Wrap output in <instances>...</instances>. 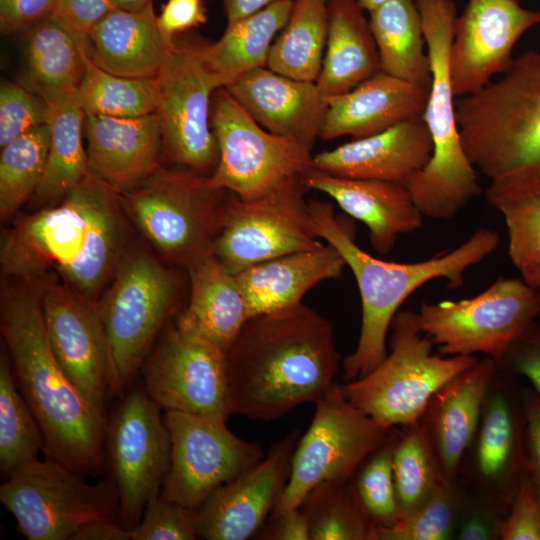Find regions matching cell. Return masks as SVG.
Returning a JSON list of instances; mask_svg holds the SVG:
<instances>
[{
    "label": "cell",
    "mask_w": 540,
    "mask_h": 540,
    "mask_svg": "<svg viewBox=\"0 0 540 540\" xmlns=\"http://www.w3.org/2000/svg\"><path fill=\"white\" fill-rule=\"evenodd\" d=\"M127 218L121 193L89 172L58 204L17 219L4 233L2 277L41 280L54 270L98 303L126 249Z\"/></svg>",
    "instance_id": "1"
},
{
    "label": "cell",
    "mask_w": 540,
    "mask_h": 540,
    "mask_svg": "<svg viewBox=\"0 0 540 540\" xmlns=\"http://www.w3.org/2000/svg\"><path fill=\"white\" fill-rule=\"evenodd\" d=\"M12 280L1 294L0 330L16 385L41 428L43 454L96 477L106 462L108 416L80 392L51 348L42 311L46 281Z\"/></svg>",
    "instance_id": "2"
},
{
    "label": "cell",
    "mask_w": 540,
    "mask_h": 540,
    "mask_svg": "<svg viewBox=\"0 0 540 540\" xmlns=\"http://www.w3.org/2000/svg\"><path fill=\"white\" fill-rule=\"evenodd\" d=\"M226 359L231 416L270 421L317 401L340 354L331 322L300 302L248 319Z\"/></svg>",
    "instance_id": "3"
},
{
    "label": "cell",
    "mask_w": 540,
    "mask_h": 540,
    "mask_svg": "<svg viewBox=\"0 0 540 540\" xmlns=\"http://www.w3.org/2000/svg\"><path fill=\"white\" fill-rule=\"evenodd\" d=\"M501 75L456 101L463 148L489 180L494 208L540 195V49L517 56Z\"/></svg>",
    "instance_id": "4"
},
{
    "label": "cell",
    "mask_w": 540,
    "mask_h": 540,
    "mask_svg": "<svg viewBox=\"0 0 540 540\" xmlns=\"http://www.w3.org/2000/svg\"><path fill=\"white\" fill-rule=\"evenodd\" d=\"M309 204L320 239L342 255L360 293L359 339L342 363L346 382L367 375L386 358L392 320L415 290L439 278L446 279L450 288L461 287L467 269L489 256L500 242L498 232L480 228L458 247L432 258L413 263L385 261L356 244L354 225L346 217L335 215L332 203L313 200Z\"/></svg>",
    "instance_id": "5"
},
{
    "label": "cell",
    "mask_w": 540,
    "mask_h": 540,
    "mask_svg": "<svg viewBox=\"0 0 540 540\" xmlns=\"http://www.w3.org/2000/svg\"><path fill=\"white\" fill-rule=\"evenodd\" d=\"M430 61L431 85L422 119L433 143L428 163L404 183L424 217L450 220L482 192L461 141L450 74L457 18L453 0H416Z\"/></svg>",
    "instance_id": "6"
},
{
    "label": "cell",
    "mask_w": 540,
    "mask_h": 540,
    "mask_svg": "<svg viewBox=\"0 0 540 540\" xmlns=\"http://www.w3.org/2000/svg\"><path fill=\"white\" fill-rule=\"evenodd\" d=\"M230 192L209 175L161 165L134 189L121 193L127 216L160 256L189 267L213 254Z\"/></svg>",
    "instance_id": "7"
},
{
    "label": "cell",
    "mask_w": 540,
    "mask_h": 540,
    "mask_svg": "<svg viewBox=\"0 0 540 540\" xmlns=\"http://www.w3.org/2000/svg\"><path fill=\"white\" fill-rule=\"evenodd\" d=\"M390 352L367 375L340 384L347 399L381 426L418 423L435 394L462 371L472 356L433 353V342L418 323L417 312L398 311L392 320Z\"/></svg>",
    "instance_id": "8"
},
{
    "label": "cell",
    "mask_w": 540,
    "mask_h": 540,
    "mask_svg": "<svg viewBox=\"0 0 540 540\" xmlns=\"http://www.w3.org/2000/svg\"><path fill=\"white\" fill-rule=\"evenodd\" d=\"M111 280L97 304L110 345V394H115L133 384L175 309L180 284L175 272L139 246L125 249Z\"/></svg>",
    "instance_id": "9"
},
{
    "label": "cell",
    "mask_w": 540,
    "mask_h": 540,
    "mask_svg": "<svg viewBox=\"0 0 540 540\" xmlns=\"http://www.w3.org/2000/svg\"><path fill=\"white\" fill-rule=\"evenodd\" d=\"M540 313V292L521 278L499 277L468 299L422 302L421 331L443 356L483 353L500 366Z\"/></svg>",
    "instance_id": "10"
},
{
    "label": "cell",
    "mask_w": 540,
    "mask_h": 540,
    "mask_svg": "<svg viewBox=\"0 0 540 540\" xmlns=\"http://www.w3.org/2000/svg\"><path fill=\"white\" fill-rule=\"evenodd\" d=\"M315 404L314 417L295 446L286 485L269 518L299 508L320 483H348L385 443L389 429L353 405L340 384L334 382Z\"/></svg>",
    "instance_id": "11"
},
{
    "label": "cell",
    "mask_w": 540,
    "mask_h": 540,
    "mask_svg": "<svg viewBox=\"0 0 540 540\" xmlns=\"http://www.w3.org/2000/svg\"><path fill=\"white\" fill-rule=\"evenodd\" d=\"M210 122L219 148L210 180L241 200L261 198L314 168L310 149L264 129L224 87L213 94Z\"/></svg>",
    "instance_id": "12"
},
{
    "label": "cell",
    "mask_w": 540,
    "mask_h": 540,
    "mask_svg": "<svg viewBox=\"0 0 540 540\" xmlns=\"http://www.w3.org/2000/svg\"><path fill=\"white\" fill-rule=\"evenodd\" d=\"M82 477L54 460L38 459L6 478L0 500L28 540H71L84 524L118 510L111 477L94 484Z\"/></svg>",
    "instance_id": "13"
},
{
    "label": "cell",
    "mask_w": 540,
    "mask_h": 540,
    "mask_svg": "<svg viewBox=\"0 0 540 540\" xmlns=\"http://www.w3.org/2000/svg\"><path fill=\"white\" fill-rule=\"evenodd\" d=\"M161 410L141 383L107 420L105 456L117 491V516L131 531L148 501L160 495L170 466L171 438Z\"/></svg>",
    "instance_id": "14"
},
{
    "label": "cell",
    "mask_w": 540,
    "mask_h": 540,
    "mask_svg": "<svg viewBox=\"0 0 540 540\" xmlns=\"http://www.w3.org/2000/svg\"><path fill=\"white\" fill-rule=\"evenodd\" d=\"M307 190L303 176L252 201L230 192L213 254L237 274L255 264L322 245L305 199Z\"/></svg>",
    "instance_id": "15"
},
{
    "label": "cell",
    "mask_w": 540,
    "mask_h": 540,
    "mask_svg": "<svg viewBox=\"0 0 540 540\" xmlns=\"http://www.w3.org/2000/svg\"><path fill=\"white\" fill-rule=\"evenodd\" d=\"M156 78L162 156L184 169L211 175L219 148L210 111L220 87L202 63L198 44L174 39Z\"/></svg>",
    "instance_id": "16"
},
{
    "label": "cell",
    "mask_w": 540,
    "mask_h": 540,
    "mask_svg": "<svg viewBox=\"0 0 540 540\" xmlns=\"http://www.w3.org/2000/svg\"><path fill=\"white\" fill-rule=\"evenodd\" d=\"M140 371L145 391L165 412L224 422L231 416L226 353L176 324L160 332Z\"/></svg>",
    "instance_id": "17"
},
{
    "label": "cell",
    "mask_w": 540,
    "mask_h": 540,
    "mask_svg": "<svg viewBox=\"0 0 540 540\" xmlns=\"http://www.w3.org/2000/svg\"><path fill=\"white\" fill-rule=\"evenodd\" d=\"M170 466L160 495L197 510L220 486L255 466L265 456L255 442L235 435L224 421L166 411Z\"/></svg>",
    "instance_id": "18"
},
{
    "label": "cell",
    "mask_w": 540,
    "mask_h": 540,
    "mask_svg": "<svg viewBox=\"0 0 540 540\" xmlns=\"http://www.w3.org/2000/svg\"><path fill=\"white\" fill-rule=\"evenodd\" d=\"M42 311L58 362L86 399L106 414L112 360L98 304L65 282H49L42 297Z\"/></svg>",
    "instance_id": "19"
},
{
    "label": "cell",
    "mask_w": 540,
    "mask_h": 540,
    "mask_svg": "<svg viewBox=\"0 0 540 540\" xmlns=\"http://www.w3.org/2000/svg\"><path fill=\"white\" fill-rule=\"evenodd\" d=\"M539 24L540 10L520 0H468L455 20L450 53L455 96L473 94L506 72L517 41Z\"/></svg>",
    "instance_id": "20"
},
{
    "label": "cell",
    "mask_w": 540,
    "mask_h": 540,
    "mask_svg": "<svg viewBox=\"0 0 540 540\" xmlns=\"http://www.w3.org/2000/svg\"><path fill=\"white\" fill-rule=\"evenodd\" d=\"M299 435L292 431L255 466L206 499L196 510L198 537L246 540L261 530L286 485Z\"/></svg>",
    "instance_id": "21"
},
{
    "label": "cell",
    "mask_w": 540,
    "mask_h": 540,
    "mask_svg": "<svg viewBox=\"0 0 540 540\" xmlns=\"http://www.w3.org/2000/svg\"><path fill=\"white\" fill-rule=\"evenodd\" d=\"M267 131L312 149L328 108L316 82L297 80L268 67L252 69L226 87Z\"/></svg>",
    "instance_id": "22"
},
{
    "label": "cell",
    "mask_w": 540,
    "mask_h": 540,
    "mask_svg": "<svg viewBox=\"0 0 540 540\" xmlns=\"http://www.w3.org/2000/svg\"><path fill=\"white\" fill-rule=\"evenodd\" d=\"M89 172L117 190L128 192L160 166L162 136L155 113L136 118L85 114Z\"/></svg>",
    "instance_id": "23"
},
{
    "label": "cell",
    "mask_w": 540,
    "mask_h": 540,
    "mask_svg": "<svg viewBox=\"0 0 540 540\" xmlns=\"http://www.w3.org/2000/svg\"><path fill=\"white\" fill-rule=\"evenodd\" d=\"M432 151L428 128L418 117L320 152L313 156V166L341 177L404 184L428 163Z\"/></svg>",
    "instance_id": "24"
},
{
    "label": "cell",
    "mask_w": 540,
    "mask_h": 540,
    "mask_svg": "<svg viewBox=\"0 0 540 540\" xmlns=\"http://www.w3.org/2000/svg\"><path fill=\"white\" fill-rule=\"evenodd\" d=\"M308 189L331 197L349 216L369 230L371 247L386 255L401 234L423 224L424 216L402 183L341 177L312 168L304 175Z\"/></svg>",
    "instance_id": "25"
},
{
    "label": "cell",
    "mask_w": 540,
    "mask_h": 540,
    "mask_svg": "<svg viewBox=\"0 0 540 540\" xmlns=\"http://www.w3.org/2000/svg\"><path fill=\"white\" fill-rule=\"evenodd\" d=\"M429 90L430 87L380 72L346 93L327 98L319 138H364L422 117Z\"/></svg>",
    "instance_id": "26"
},
{
    "label": "cell",
    "mask_w": 540,
    "mask_h": 540,
    "mask_svg": "<svg viewBox=\"0 0 540 540\" xmlns=\"http://www.w3.org/2000/svg\"><path fill=\"white\" fill-rule=\"evenodd\" d=\"M497 366L489 357L477 360L444 385L426 410L431 414L429 441L437 471L447 483H451L478 429Z\"/></svg>",
    "instance_id": "27"
},
{
    "label": "cell",
    "mask_w": 540,
    "mask_h": 540,
    "mask_svg": "<svg viewBox=\"0 0 540 540\" xmlns=\"http://www.w3.org/2000/svg\"><path fill=\"white\" fill-rule=\"evenodd\" d=\"M345 267L339 251L326 243L255 264L235 275L253 317L302 302L315 285L341 278Z\"/></svg>",
    "instance_id": "28"
},
{
    "label": "cell",
    "mask_w": 540,
    "mask_h": 540,
    "mask_svg": "<svg viewBox=\"0 0 540 540\" xmlns=\"http://www.w3.org/2000/svg\"><path fill=\"white\" fill-rule=\"evenodd\" d=\"M173 42L161 34L151 3L139 11H110L88 33L86 49L92 61L107 72L156 78Z\"/></svg>",
    "instance_id": "29"
},
{
    "label": "cell",
    "mask_w": 540,
    "mask_h": 540,
    "mask_svg": "<svg viewBox=\"0 0 540 540\" xmlns=\"http://www.w3.org/2000/svg\"><path fill=\"white\" fill-rule=\"evenodd\" d=\"M190 297L176 325L227 353L251 318L237 277L210 254L187 267Z\"/></svg>",
    "instance_id": "30"
},
{
    "label": "cell",
    "mask_w": 540,
    "mask_h": 540,
    "mask_svg": "<svg viewBox=\"0 0 540 540\" xmlns=\"http://www.w3.org/2000/svg\"><path fill=\"white\" fill-rule=\"evenodd\" d=\"M328 9L327 43L316 80L327 98L346 93L382 72L369 20L358 0H328Z\"/></svg>",
    "instance_id": "31"
},
{
    "label": "cell",
    "mask_w": 540,
    "mask_h": 540,
    "mask_svg": "<svg viewBox=\"0 0 540 540\" xmlns=\"http://www.w3.org/2000/svg\"><path fill=\"white\" fill-rule=\"evenodd\" d=\"M292 0H278L267 7L232 22L214 43L198 44L205 68L226 87L242 74L267 67L274 38L285 26Z\"/></svg>",
    "instance_id": "32"
},
{
    "label": "cell",
    "mask_w": 540,
    "mask_h": 540,
    "mask_svg": "<svg viewBox=\"0 0 540 540\" xmlns=\"http://www.w3.org/2000/svg\"><path fill=\"white\" fill-rule=\"evenodd\" d=\"M515 400L504 388L487 396L476 451L479 475L502 486L509 503L526 475L521 396Z\"/></svg>",
    "instance_id": "33"
},
{
    "label": "cell",
    "mask_w": 540,
    "mask_h": 540,
    "mask_svg": "<svg viewBox=\"0 0 540 540\" xmlns=\"http://www.w3.org/2000/svg\"><path fill=\"white\" fill-rule=\"evenodd\" d=\"M87 37L52 14L27 31L24 86L46 102L75 92L84 73Z\"/></svg>",
    "instance_id": "34"
},
{
    "label": "cell",
    "mask_w": 540,
    "mask_h": 540,
    "mask_svg": "<svg viewBox=\"0 0 540 540\" xmlns=\"http://www.w3.org/2000/svg\"><path fill=\"white\" fill-rule=\"evenodd\" d=\"M369 14L381 71L430 87V61L424 53L426 41L416 0H387Z\"/></svg>",
    "instance_id": "35"
},
{
    "label": "cell",
    "mask_w": 540,
    "mask_h": 540,
    "mask_svg": "<svg viewBox=\"0 0 540 540\" xmlns=\"http://www.w3.org/2000/svg\"><path fill=\"white\" fill-rule=\"evenodd\" d=\"M50 145L42 180L33 196L39 205L60 200L88 173L83 146L85 113L75 92L47 101Z\"/></svg>",
    "instance_id": "36"
},
{
    "label": "cell",
    "mask_w": 540,
    "mask_h": 540,
    "mask_svg": "<svg viewBox=\"0 0 540 540\" xmlns=\"http://www.w3.org/2000/svg\"><path fill=\"white\" fill-rule=\"evenodd\" d=\"M290 16L274 40L267 67L287 77L316 82L329 24L328 0H292Z\"/></svg>",
    "instance_id": "37"
},
{
    "label": "cell",
    "mask_w": 540,
    "mask_h": 540,
    "mask_svg": "<svg viewBox=\"0 0 540 540\" xmlns=\"http://www.w3.org/2000/svg\"><path fill=\"white\" fill-rule=\"evenodd\" d=\"M44 438L39 423L20 393L4 343L0 352V470L7 478L39 459Z\"/></svg>",
    "instance_id": "38"
},
{
    "label": "cell",
    "mask_w": 540,
    "mask_h": 540,
    "mask_svg": "<svg viewBox=\"0 0 540 540\" xmlns=\"http://www.w3.org/2000/svg\"><path fill=\"white\" fill-rule=\"evenodd\" d=\"M85 114L116 118H136L155 113L157 78H131L98 67L88 53L85 69L75 91Z\"/></svg>",
    "instance_id": "39"
},
{
    "label": "cell",
    "mask_w": 540,
    "mask_h": 540,
    "mask_svg": "<svg viewBox=\"0 0 540 540\" xmlns=\"http://www.w3.org/2000/svg\"><path fill=\"white\" fill-rule=\"evenodd\" d=\"M310 540H377V524L365 511L356 489L347 483L323 482L302 502Z\"/></svg>",
    "instance_id": "40"
},
{
    "label": "cell",
    "mask_w": 540,
    "mask_h": 540,
    "mask_svg": "<svg viewBox=\"0 0 540 540\" xmlns=\"http://www.w3.org/2000/svg\"><path fill=\"white\" fill-rule=\"evenodd\" d=\"M50 145L48 123L15 138L1 148L0 216L10 219L34 196L45 171Z\"/></svg>",
    "instance_id": "41"
},
{
    "label": "cell",
    "mask_w": 540,
    "mask_h": 540,
    "mask_svg": "<svg viewBox=\"0 0 540 540\" xmlns=\"http://www.w3.org/2000/svg\"><path fill=\"white\" fill-rule=\"evenodd\" d=\"M417 424L411 425L409 432L393 447L392 466L399 516L422 504L441 480L427 432Z\"/></svg>",
    "instance_id": "42"
},
{
    "label": "cell",
    "mask_w": 540,
    "mask_h": 540,
    "mask_svg": "<svg viewBox=\"0 0 540 540\" xmlns=\"http://www.w3.org/2000/svg\"><path fill=\"white\" fill-rule=\"evenodd\" d=\"M455 504L450 483L440 480L417 508L377 528L381 540H445L450 538Z\"/></svg>",
    "instance_id": "43"
},
{
    "label": "cell",
    "mask_w": 540,
    "mask_h": 540,
    "mask_svg": "<svg viewBox=\"0 0 540 540\" xmlns=\"http://www.w3.org/2000/svg\"><path fill=\"white\" fill-rule=\"evenodd\" d=\"M508 236V256L525 276L540 270V195L525 196L498 205Z\"/></svg>",
    "instance_id": "44"
},
{
    "label": "cell",
    "mask_w": 540,
    "mask_h": 540,
    "mask_svg": "<svg viewBox=\"0 0 540 540\" xmlns=\"http://www.w3.org/2000/svg\"><path fill=\"white\" fill-rule=\"evenodd\" d=\"M394 444H383L362 469L357 495L370 518L377 526L387 525L400 514L395 488L392 454Z\"/></svg>",
    "instance_id": "45"
},
{
    "label": "cell",
    "mask_w": 540,
    "mask_h": 540,
    "mask_svg": "<svg viewBox=\"0 0 540 540\" xmlns=\"http://www.w3.org/2000/svg\"><path fill=\"white\" fill-rule=\"evenodd\" d=\"M49 106L23 84L3 82L0 87V147L48 123Z\"/></svg>",
    "instance_id": "46"
},
{
    "label": "cell",
    "mask_w": 540,
    "mask_h": 540,
    "mask_svg": "<svg viewBox=\"0 0 540 540\" xmlns=\"http://www.w3.org/2000/svg\"><path fill=\"white\" fill-rule=\"evenodd\" d=\"M196 510L171 502L161 495L148 501L132 540H194Z\"/></svg>",
    "instance_id": "47"
},
{
    "label": "cell",
    "mask_w": 540,
    "mask_h": 540,
    "mask_svg": "<svg viewBox=\"0 0 540 540\" xmlns=\"http://www.w3.org/2000/svg\"><path fill=\"white\" fill-rule=\"evenodd\" d=\"M498 535L502 540H540V501L527 475L510 501Z\"/></svg>",
    "instance_id": "48"
},
{
    "label": "cell",
    "mask_w": 540,
    "mask_h": 540,
    "mask_svg": "<svg viewBox=\"0 0 540 540\" xmlns=\"http://www.w3.org/2000/svg\"><path fill=\"white\" fill-rule=\"evenodd\" d=\"M501 365L525 377L540 395V313L511 346Z\"/></svg>",
    "instance_id": "49"
},
{
    "label": "cell",
    "mask_w": 540,
    "mask_h": 540,
    "mask_svg": "<svg viewBox=\"0 0 540 540\" xmlns=\"http://www.w3.org/2000/svg\"><path fill=\"white\" fill-rule=\"evenodd\" d=\"M524 412V452L526 475L540 501V395L533 389L520 392Z\"/></svg>",
    "instance_id": "50"
},
{
    "label": "cell",
    "mask_w": 540,
    "mask_h": 540,
    "mask_svg": "<svg viewBox=\"0 0 540 540\" xmlns=\"http://www.w3.org/2000/svg\"><path fill=\"white\" fill-rule=\"evenodd\" d=\"M113 9L111 0H56L53 15L75 34L87 37L94 25Z\"/></svg>",
    "instance_id": "51"
},
{
    "label": "cell",
    "mask_w": 540,
    "mask_h": 540,
    "mask_svg": "<svg viewBox=\"0 0 540 540\" xmlns=\"http://www.w3.org/2000/svg\"><path fill=\"white\" fill-rule=\"evenodd\" d=\"M56 0H0V28L3 34L27 32L52 15Z\"/></svg>",
    "instance_id": "52"
},
{
    "label": "cell",
    "mask_w": 540,
    "mask_h": 540,
    "mask_svg": "<svg viewBox=\"0 0 540 540\" xmlns=\"http://www.w3.org/2000/svg\"><path fill=\"white\" fill-rule=\"evenodd\" d=\"M205 0H168L157 16V25L168 42L175 36L199 27L207 20Z\"/></svg>",
    "instance_id": "53"
},
{
    "label": "cell",
    "mask_w": 540,
    "mask_h": 540,
    "mask_svg": "<svg viewBox=\"0 0 540 540\" xmlns=\"http://www.w3.org/2000/svg\"><path fill=\"white\" fill-rule=\"evenodd\" d=\"M270 524L259 533V538L270 540H310L309 522L299 508L270 517Z\"/></svg>",
    "instance_id": "54"
},
{
    "label": "cell",
    "mask_w": 540,
    "mask_h": 540,
    "mask_svg": "<svg viewBox=\"0 0 540 540\" xmlns=\"http://www.w3.org/2000/svg\"><path fill=\"white\" fill-rule=\"evenodd\" d=\"M131 530L113 517H103L84 524L71 540H129Z\"/></svg>",
    "instance_id": "55"
},
{
    "label": "cell",
    "mask_w": 540,
    "mask_h": 540,
    "mask_svg": "<svg viewBox=\"0 0 540 540\" xmlns=\"http://www.w3.org/2000/svg\"><path fill=\"white\" fill-rule=\"evenodd\" d=\"M278 0H224L227 22L255 13Z\"/></svg>",
    "instance_id": "56"
},
{
    "label": "cell",
    "mask_w": 540,
    "mask_h": 540,
    "mask_svg": "<svg viewBox=\"0 0 540 540\" xmlns=\"http://www.w3.org/2000/svg\"><path fill=\"white\" fill-rule=\"evenodd\" d=\"M493 528L480 516H470L461 525L458 539L461 540H489L492 538Z\"/></svg>",
    "instance_id": "57"
},
{
    "label": "cell",
    "mask_w": 540,
    "mask_h": 540,
    "mask_svg": "<svg viewBox=\"0 0 540 540\" xmlns=\"http://www.w3.org/2000/svg\"><path fill=\"white\" fill-rule=\"evenodd\" d=\"M114 7L127 11H139L152 3V0H111Z\"/></svg>",
    "instance_id": "58"
},
{
    "label": "cell",
    "mask_w": 540,
    "mask_h": 540,
    "mask_svg": "<svg viewBox=\"0 0 540 540\" xmlns=\"http://www.w3.org/2000/svg\"><path fill=\"white\" fill-rule=\"evenodd\" d=\"M522 278L540 292V270L522 276Z\"/></svg>",
    "instance_id": "59"
},
{
    "label": "cell",
    "mask_w": 540,
    "mask_h": 540,
    "mask_svg": "<svg viewBox=\"0 0 540 540\" xmlns=\"http://www.w3.org/2000/svg\"><path fill=\"white\" fill-rule=\"evenodd\" d=\"M386 1L387 0H358V3L364 11L371 12Z\"/></svg>",
    "instance_id": "60"
}]
</instances>
